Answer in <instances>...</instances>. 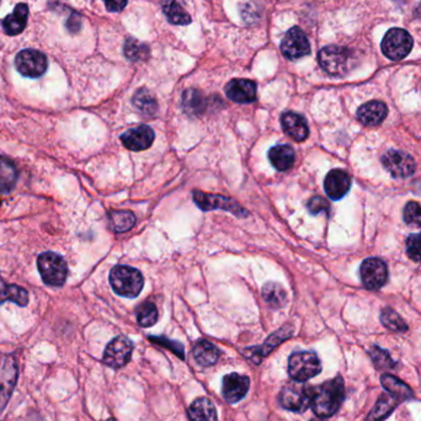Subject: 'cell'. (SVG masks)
<instances>
[{"label":"cell","mask_w":421,"mask_h":421,"mask_svg":"<svg viewBox=\"0 0 421 421\" xmlns=\"http://www.w3.org/2000/svg\"><path fill=\"white\" fill-rule=\"evenodd\" d=\"M345 398V387L341 377L326 381L313 387L311 408L319 418H329L337 413Z\"/></svg>","instance_id":"obj_1"},{"label":"cell","mask_w":421,"mask_h":421,"mask_svg":"<svg viewBox=\"0 0 421 421\" xmlns=\"http://www.w3.org/2000/svg\"><path fill=\"white\" fill-rule=\"evenodd\" d=\"M110 285L117 295L136 298L143 287V276L133 267L119 265L110 272Z\"/></svg>","instance_id":"obj_2"},{"label":"cell","mask_w":421,"mask_h":421,"mask_svg":"<svg viewBox=\"0 0 421 421\" xmlns=\"http://www.w3.org/2000/svg\"><path fill=\"white\" fill-rule=\"evenodd\" d=\"M354 53L340 46H326L318 54L319 64L330 75L341 77L354 67Z\"/></svg>","instance_id":"obj_3"},{"label":"cell","mask_w":421,"mask_h":421,"mask_svg":"<svg viewBox=\"0 0 421 421\" xmlns=\"http://www.w3.org/2000/svg\"><path fill=\"white\" fill-rule=\"evenodd\" d=\"M312 394H313V387L303 382L292 381L287 385H283L278 396V400L283 409L295 413H303L311 407Z\"/></svg>","instance_id":"obj_4"},{"label":"cell","mask_w":421,"mask_h":421,"mask_svg":"<svg viewBox=\"0 0 421 421\" xmlns=\"http://www.w3.org/2000/svg\"><path fill=\"white\" fill-rule=\"evenodd\" d=\"M37 267L46 285L60 287L66 282L68 267L66 261L58 254L51 252L41 254L37 259Z\"/></svg>","instance_id":"obj_5"},{"label":"cell","mask_w":421,"mask_h":421,"mask_svg":"<svg viewBox=\"0 0 421 421\" xmlns=\"http://www.w3.org/2000/svg\"><path fill=\"white\" fill-rule=\"evenodd\" d=\"M322 371V363L318 356L312 351H301L289 356V374L298 382H306L313 378Z\"/></svg>","instance_id":"obj_6"},{"label":"cell","mask_w":421,"mask_h":421,"mask_svg":"<svg viewBox=\"0 0 421 421\" xmlns=\"http://www.w3.org/2000/svg\"><path fill=\"white\" fill-rule=\"evenodd\" d=\"M413 49V37L403 29H391L382 41V52L387 58L399 60L405 58Z\"/></svg>","instance_id":"obj_7"},{"label":"cell","mask_w":421,"mask_h":421,"mask_svg":"<svg viewBox=\"0 0 421 421\" xmlns=\"http://www.w3.org/2000/svg\"><path fill=\"white\" fill-rule=\"evenodd\" d=\"M193 201L202 210H227L237 217H248V212L244 207H241L235 200L224 197L222 195H212V193H202V191H193Z\"/></svg>","instance_id":"obj_8"},{"label":"cell","mask_w":421,"mask_h":421,"mask_svg":"<svg viewBox=\"0 0 421 421\" xmlns=\"http://www.w3.org/2000/svg\"><path fill=\"white\" fill-rule=\"evenodd\" d=\"M15 66L21 75L38 78L47 69V58L43 52L36 49H24L16 56Z\"/></svg>","instance_id":"obj_9"},{"label":"cell","mask_w":421,"mask_h":421,"mask_svg":"<svg viewBox=\"0 0 421 421\" xmlns=\"http://www.w3.org/2000/svg\"><path fill=\"white\" fill-rule=\"evenodd\" d=\"M133 344L125 337H115L108 343L104 352V363L108 368L126 366L132 356Z\"/></svg>","instance_id":"obj_10"},{"label":"cell","mask_w":421,"mask_h":421,"mask_svg":"<svg viewBox=\"0 0 421 421\" xmlns=\"http://www.w3.org/2000/svg\"><path fill=\"white\" fill-rule=\"evenodd\" d=\"M360 276L366 289H379L388 280V267L383 260L371 258L362 263Z\"/></svg>","instance_id":"obj_11"},{"label":"cell","mask_w":421,"mask_h":421,"mask_svg":"<svg viewBox=\"0 0 421 421\" xmlns=\"http://www.w3.org/2000/svg\"><path fill=\"white\" fill-rule=\"evenodd\" d=\"M281 52L289 60H300L311 52V45L307 36L300 27H292L287 31L281 43Z\"/></svg>","instance_id":"obj_12"},{"label":"cell","mask_w":421,"mask_h":421,"mask_svg":"<svg viewBox=\"0 0 421 421\" xmlns=\"http://www.w3.org/2000/svg\"><path fill=\"white\" fill-rule=\"evenodd\" d=\"M382 164L394 178H408L416 171L414 159L405 152H387L382 157Z\"/></svg>","instance_id":"obj_13"},{"label":"cell","mask_w":421,"mask_h":421,"mask_svg":"<svg viewBox=\"0 0 421 421\" xmlns=\"http://www.w3.org/2000/svg\"><path fill=\"white\" fill-rule=\"evenodd\" d=\"M250 387V379L239 373H229L223 377V398L230 404L238 403L247 396Z\"/></svg>","instance_id":"obj_14"},{"label":"cell","mask_w":421,"mask_h":421,"mask_svg":"<svg viewBox=\"0 0 421 421\" xmlns=\"http://www.w3.org/2000/svg\"><path fill=\"white\" fill-rule=\"evenodd\" d=\"M18 378L16 362L12 357H5L0 366V413L12 397V392Z\"/></svg>","instance_id":"obj_15"},{"label":"cell","mask_w":421,"mask_h":421,"mask_svg":"<svg viewBox=\"0 0 421 421\" xmlns=\"http://www.w3.org/2000/svg\"><path fill=\"white\" fill-rule=\"evenodd\" d=\"M121 141L127 149L141 152L148 149L154 141V132L147 125L134 127L121 136Z\"/></svg>","instance_id":"obj_16"},{"label":"cell","mask_w":421,"mask_h":421,"mask_svg":"<svg viewBox=\"0 0 421 421\" xmlns=\"http://www.w3.org/2000/svg\"><path fill=\"white\" fill-rule=\"evenodd\" d=\"M351 187L350 175L341 169H334L325 176L324 189L326 195L334 201L343 199Z\"/></svg>","instance_id":"obj_17"},{"label":"cell","mask_w":421,"mask_h":421,"mask_svg":"<svg viewBox=\"0 0 421 421\" xmlns=\"http://www.w3.org/2000/svg\"><path fill=\"white\" fill-rule=\"evenodd\" d=\"M226 94L234 103H253L256 99V85L249 79H233L226 85Z\"/></svg>","instance_id":"obj_18"},{"label":"cell","mask_w":421,"mask_h":421,"mask_svg":"<svg viewBox=\"0 0 421 421\" xmlns=\"http://www.w3.org/2000/svg\"><path fill=\"white\" fill-rule=\"evenodd\" d=\"M281 125L286 134L295 139L296 142H303L308 139L309 128L307 121L302 115L287 111L281 116Z\"/></svg>","instance_id":"obj_19"},{"label":"cell","mask_w":421,"mask_h":421,"mask_svg":"<svg viewBox=\"0 0 421 421\" xmlns=\"http://www.w3.org/2000/svg\"><path fill=\"white\" fill-rule=\"evenodd\" d=\"M388 115L387 105L382 101H370L363 104L357 110V119L361 121L365 126H377L385 120Z\"/></svg>","instance_id":"obj_20"},{"label":"cell","mask_w":421,"mask_h":421,"mask_svg":"<svg viewBox=\"0 0 421 421\" xmlns=\"http://www.w3.org/2000/svg\"><path fill=\"white\" fill-rule=\"evenodd\" d=\"M29 18V8L26 4H18L14 12L3 21V27L8 35L15 36L24 31Z\"/></svg>","instance_id":"obj_21"},{"label":"cell","mask_w":421,"mask_h":421,"mask_svg":"<svg viewBox=\"0 0 421 421\" xmlns=\"http://www.w3.org/2000/svg\"><path fill=\"white\" fill-rule=\"evenodd\" d=\"M269 159L276 170L287 171L295 164V151L287 145H275L269 151Z\"/></svg>","instance_id":"obj_22"},{"label":"cell","mask_w":421,"mask_h":421,"mask_svg":"<svg viewBox=\"0 0 421 421\" xmlns=\"http://www.w3.org/2000/svg\"><path fill=\"white\" fill-rule=\"evenodd\" d=\"M189 416L191 421H217L216 407L208 398H197L189 408Z\"/></svg>","instance_id":"obj_23"},{"label":"cell","mask_w":421,"mask_h":421,"mask_svg":"<svg viewBox=\"0 0 421 421\" xmlns=\"http://www.w3.org/2000/svg\"><path fill=\"white\" fill-rule=\"evenodd\" d=\"M221 355V351L207 340H201L193 348V359L200 366L208 368L215 365Z\"/></svg>","instance_id":"obj_24"},{"label":"cell","mask_w":421,"mask_h":421,"mask_svg":"<svg viewBox=\"0 0 421 421\" xmlns=\"http://www.w3.org/2000/svg\"><path fill=\"white\" fill-rule=\"evenodd\" d=\"M5 301H12L18 306L25 307L29 303V293L23 287L15 285H6L0 276V304Z\"/></svg>","instance_id":"obj_25"},{"label":"cell","mask_w":421,"mask_h":421,"mask_svg":"<svg viewBox=\"0 0 421 421\" xmlns=\"http://www.w3.org/2000/svg\"><path fill=\"white\" fill-rule=\"evenodd\" d=\"M381 382H382V385H383L385 391L392 394L393 397L399 399L400 402L408 400V399L413 397V392H411L409 387L405 385L404 382H402L400 379L394 377V376L383 374L382 378H381Z\"/></svg>","instance_id":"obj_26"},{"label":"cell","mask_w":421,"mask_h":421,"mask_svg":"<svg viewBox=\"0 0 421 421\" xmlns=\"http://www.w3.org/2000/svg\"><path fill=\"white\" fill-rule=\"evenodd\" d=\"M16 180L18 171L15 165L5 158L0 157V193H12Z\"/></svg>","instance_id":"obj_27"},{"label":"cell","mask_w":421,"mask_h":421,"mask_svg":"<svg viewBox=\"0 0 421 421\" xmlns=\"http://www.w3.org/2000/svg\"><path fill=\"white\" fill-rule=\"evenodd\" d=\"M400 400L396 397H393L389 393H385L381 396L378 402L374 405L372 411L368 416V421H381L385 419L391 414L393 410L396 409Z\"/></svg>","instance_id":"obj_28"},{"label":"cell","mask_w":421,"mask_h":421,"mask_svg":"<svg viewBox=\"0 0 421 421\" xmlns=\"http://www.w3.org/2000/svg\"><path fill=\"white\" fill-rule=\"evenodd\" d=\"M261 295L265 302L272 308H281L287 301L286 291L276 282L265 283Z\"/></svg>","instance_id":"obj_29"},{"label":"cell","mask_w":421,"mask_h":421,"mask_svg":"<svg viewBox=\"0 0 421 421\" xmlns=\"http://www.w3.org/2000/svg\"><path fill=\"white\" fill-rule=\"evenodd\" d=\"M291 335H292V329H291L289 326H283L282 329H280V330L276 331V333H274V334L265 341L264 345L261 346V349H260V348L258 349L259 352L253 354V355H252V359L254 360V357L258 356V359H256V361L255 362H258L256 365H259V362L261 361L263 357L269 355L272 350L275 349V348L278 346L282 341H285L286 339H289Z\"/></svg>","instance_id":"obj_30"},{"label":"cell","mask_w":421,"mask_h":421,"mask_svg":"<svg viewBox=\"0 0 421 421\" xmlns=\"http://www.w3.org/2000/svg\"><path fill=\"white\" fill-rule=\"evenodd\" d=\"M163 12L171 24L189 25L191 23L190 14L176 0L165 1L163 4Z\"/></svg>","instance_id":"obj_31"},{"label":"cell","mask_w":421,"mask_h":421,"mask_svg":"<svg viewBox=\"0 0 421 421\" xmlns=\"http://www.w3.org/2000/svg\"><path fill=\"white\" fill-rule=\"evenodd\" d=\"M110 228L115 233H123L133 228L136 223V217L130 210H112L108 216Z\"/></svg>","instance_id":"obj_32"},{"label":"cell","mask_w":421,"mask_h":421,"mask_svg":"<svg viewBox=\"0 0 421 421\" xmlns=\"http://www.w3.org/2000/svg\"><path fill=\"white\" fill-rule=\"evenodd\" d=\"M205 97L197 91L190 89L184 94L182 97V106L189 115L202 114L206 108Z\"/></svg>","instance_id":"obj_33"},{"label":"cell","mask_w":421,"mask_h":421,"mask_svg":"<svg viewBox=\"0 0 421 421\" xmlns=\"http://www.w3.org/2000/svg\"><path fill=\"white\" fill-rule=\"evenodd\" d=\"M133 104L143 114L153 115L157 112V100L154 99L149 91H145V89H141L136 93V95L133 97Z\"/></svg>","instance_id":"obj_34"},{"label":"cell","mask_w":421,"mask_h":421,"mask_svg":"<svg viewBox=\"0 0 421 421\" xmlns=\"http://www.w3.org/2000/svg\"><path fill=\"white\" fill-rule=\"evenodd\" d=\"M125 56H126L127 60H143L148 57L149 53V49L145 46V43H139L136 38H128L125 45Z\"/></svg>","instance_id":"obj_35"},{"label":"cell","mask_w":421,"mask_h":421,"mask_svg":"<svg viewBox=\"0 0 421 421\" xmlns=\"http://www.w3.org/2000/svg\"><path fill=\"white\" fill-rule=\"evenodd\" d=\"M137 320L141 326H152L156 324L158 320V309L154 303L145 302L137 311Z\"/></svg>","instance_id":"obj_36"},{"label":"cell","mask_w":421,"mask_h":421,"mask_svg":"<svg viewBox=\"0 0 421 421\" xmlns=\"http://www.w3.org/2000/svg\"><path fill=\"white\" fill-rule=\"evenodd\" d=\"M381 320L389 330L405 331L408 329V325L404 322L403 318H400V315L397 312L392 311L391 308H385L382 311Z\"/></svg>","instance_id":"obj_37"},{"label":"cell","mask_w":421,"mask_h":421,"mask_svg":"<svg viewBox=\"0 0 421 421\" xmlns=\"http://www.w3.org/2000/svg\"><path fill=\"white\" fill-rule=\"evenodd\" d=\"M404 221L409 226H421V205L416 201H410L405 206L403 212Z\"/></svg>","instance_id":"obj_38"},{"label":"cell","mask_w":421,"mask_h":421,"mask_svg":"<svg viewBox=\"0 0 421 421\" xmlns=\"http://www.w3.org/2000/svg\"><path fill=\"white\" fill-rule=\"evenodd\" d=\"M407 253L410 259L421 261V232L409 235L407 239Z\"/></svg>","instance_id":"obj_39"},{"label":"cell","mask_w":421,"mask_h":421,"mask_svg":"<svg viewBox=\"0 0 421 421\" xmlns=\"http://www.w3.org/2000/svg\"><path fill=\"white\" fill-rule=\"evenodd\" d=\"M371 357L373 361L376 363V366L382 370H388L393 368V361L391 357L388 355V352L385 350L379 349V348H373L371 350Z\"/></svg>","instance_id":"obj_40"},{"label":"cell","mask_w":421,"mask_h":421,"mask_svg":"<svg viewBox=\"0 0 421 421\" xmlns=\"http://www.w3.org/2000/svg\"><path fill=\"white\" fill-rule=\"evenodd\" d=\"M307 208L312 215H318V213H322V212L329 213L330 205H329V202L324 197L314 196V197L308 201Z\"/></svg>","instance_id":"obj_41"},{"label":"cell","mask_w":421,"mask_h":421,"mask_svg":"<svg viewBox=\"0 0 421 421\" xmlns=\"http://www.w3.org/2000/svg\"><path fill=\"white\" fill-rule=\"evenodd\" d=\"M149 340L153 343L164 346V348H168L169 350H171L174 354L179 356L180 359H184V346L180 343H176V341H170L167 337H149Z\"/></svg>","instance_id":"obj_42"},{"label":"cell","mask_w":421,"mask_h":421,"mask_svg":"<svg viewBox=\"0 0 421 421\" xmlns=\"http://www.w3.org/2000/svg\"><path fill=\"white\" fill-rule=\"evenodd\" d=\"M108 12H121L125 9L128 0H104Z\"/></svg>","instance_id":"obj_43"},{"label":"cell","mask_w":421,"mask_h":421,"mask_svg":"<svg viewBox=\"0 0 421 421\" xmlns=\"http://www.w3.org/2000/svg\"><path fill=\"white\" fill-rule=\"evenodd\" d=\"M67 27L69 29V31H72V32H77L80 29V18H79L78 15L73 14L72 16L68 20V23H67Z\"/></svg>","instance_id":"obj_44"},{"label":"cell","mask_w":421,"mask_h":421,"mask_svg":"<svg viewBox=\"0 0 421 421\" xmlns=\"http://www.w3.org/2000/svg\"><path fill=\"white\" fill-rule=\"evenodd\" d=\"M106 421H116V420H115V419H108V420H106Z\"/></svg>","instance_id":"obj_45"}]
</instances>
